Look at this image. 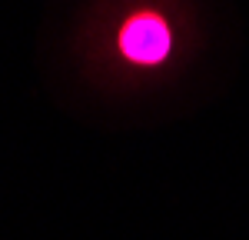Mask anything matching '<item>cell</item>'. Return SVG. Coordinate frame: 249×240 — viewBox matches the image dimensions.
<instances>
[{
  "mask_svg": "<svg viewBox=\"0 0 249 240\" xmlns=\"http://www.w3.org/2000/svg\"><path fill=\"white\" fill-rule=\"evenodd\" d=\"M107 60L126 74H156L179 54V27L166 7L133 3L107 27Z\"/></svg>",
  "mask_w": 249,
  "mask_h": 240,
  "instance_id": "obj_1",
  "label": "cell"
}]
</instances>
